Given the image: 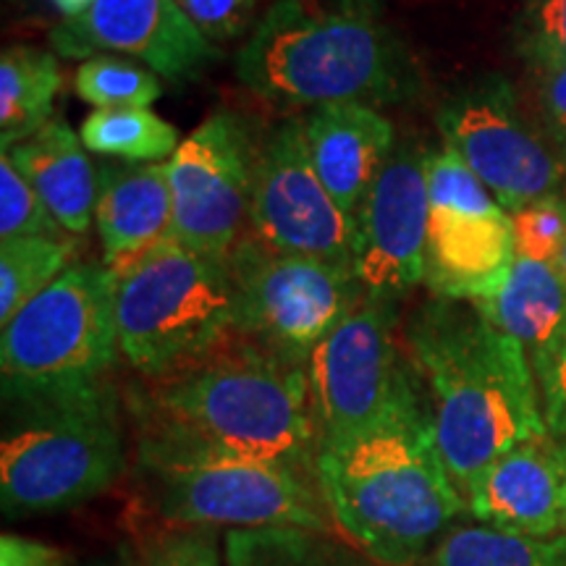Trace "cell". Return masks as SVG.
<instances>
[{"instance_id":"cell-1","label":"cell","mask_w":566,"mask_h":566,"mask_svg":"<svg viewBox=\"0 0 566 566\" xmlns=\"http://www.w3.org/2000/svg\"><path fill=\"white\" fill-rule=\"evenodd\" d=\"M139 454H216L275 462L317 478L307 365L233 338L205 363L150 380L134 405Z\"/></svg>"},{"instance_id":"cell-2","label":"cell","mask_w":566,"mask_h":566,"mask_svg":"<svg viewBox=\"0 0 566 566\" xmlns=\"http://www.w3.org/2000/svg\"><path fill=\"white\" fill-rule=\"evenodd\" d=\"M315 472L338 533L380 566H420L467 512L420 378L370 428L321 446Z\"/></svg>"},{"instance_id":"cell-3","label":"cell","mask_w":566,"mask_h":566,"mask_svg":"<svg viewBox=\"0 0 566 566\" xmlns=\"http://www.w3.org/2000/svg\"><path fill=\"white\" fill-rule=\"evenodd\" d=\"M405 338L438 451L462 493L504 451L548 433L527 352L472 302L436 296Z\"/></svg>"},{"instance_id":"cell-4","label":"cell","mask_w":566,"mask_h":566,"mask_svg":"<svg viewBox=\"0 0 566 566\" xmlns=\"http://www.w3.org/2000/svg\"><path fill=\"white\" fill-rule=\"evenodd\" d=\"M237 80L283 108L394 105L420 90L415 59L378 17L273 0L239 48Z\"/></svg>"},{"instance_id":"cell-5","label":"cell","mask_w":566,"mask_h":566,"mask_svg":"<svg viewBox=\"0 0 566 566\" xmlns=\"http://www.w3.org/2000/svg\"><path fill=\"white\" fill-rule=\"evenodd\" d=\"M118 357L116 275L74 263L3 325V396L27 407L105 391Z\"/></svg>"},{"instance_id":"cell-6","label":"cell","mask_w":566,"mask_h":566,"mask_svg":"<svg viewBox=\"0 0 566 566\" xmlns=\"http://www.w3.org/2000/svg\"><path fill=\"white\" fill-rule=\"evenodd\" d=\"M122 357L145 380L205 363L233 338L229 258L168 239L116 281Z\"/></svg>"},{"instance_id":"cell-7","label":"cell","mask_w":566,"mask_h":566,"mask_svg":"<svg viewBox=\"0 0 566 566\" xmlns=\"http://www.w3.org/2000/svg\"><path fill=\"white\" fill-rule=\"evenodd\" d=\"M21 409V420L0 443L6 514L87 504L124 475V436L111 388Z\"/></svg>"},{"instance_id":"cell-8","label":"cell","mask_w":566,"mask_h":566,"mask_svg":"<svg viewBox=\"0 0 566 566\" xmlns=\"http://www.w3.org/2000/svg\"><path fill=\"white\" fill-rule=\"evenodd\" d=\"M139 462L168 525L338 533L317 478L294 467L216 454H139Z\"/></svg>"},{"instance_id":"cell-9","label":"cell","mask_w":566,"mask_h":566,"mask_svg":"<svg viewBox=\"0 0 566 566\" xmlns=\"http://www.w3.org/2000/svg\"><path fill=\"white\" fill-rule=\"evenodd\" d=\"M233 279V336L294 365L363 302L352 268L275 252L242 233L229 254Z\"/></svg>"},{"instance_id":"cell-10","label":"cell","mask_w":566,"mask_h":566,"mask_svg":"<svg viewBox=\"0 0 566 566\" xmlns=\"http://www.w3.org/2000/svg\"><path fill=\"white\" fill-rule=\"evenodd\" d=\"M443 147L485 184L509 216L564 197L566 168L522 116L512 84L501 76L464 84L436 116Z\"/></svg>"},{"instance_id":"cell-11","label":"cell","mask_w":566,"mask_h":566,"mask_svg":"<svg viewBox=\"0 0 566 566\" xmlns=\"http://www.w3.org/2000/svg\"><path fill=\"white\" fill-rule=\"evenodd\" d=\"M307 380L321 446L380 420L417 380L396 342V304L365 294L310 354Z\"/></svg>"},{"instance_id":"cell-12","label":"cell","mask_w":566,"mask_h":566,"mask_svg":"<svg viewBox=\"0 0 566 566\" xmlns=\"http://www.w3.org/2000/svg\"><path fill=\"white\" fill-rule=\"evenodd\" d=\"M428 192L424 283L441 300H488L516 260L512 216L446 147L430 150Z\"/></svg>"},{"instance_id":"cell-13","label":"cell","mask_w":566,"mask_h":566,"mask_svg":"<svg viewBox=\"0 0 566 566\" xmlns=\"http://www.w3.org/2000/svg\"><path fill=\"white\" fill-rule=\"evenodd\" d=\"M263 142L233 111L210 113L168 160L174 239L197 252L229 258L250 221Z\"/></svg>"},{"instance_id":"cell-14","label":"cell","mask_w":566,"mask_h":566,"mask_svg":"<svg viewBox=\"0 0 566 566\" xmlns=\"http://www.w3.org/2000/svg\"><path fill=\"white\" fill-rule=\"evenodd\" d=\"M247 231L275 252L325 260L354 271L357 221L338 208L310 163L302 118L268 134L254 174Z\"/></svg>"},{"instance_id":"cell-15","label":"cell","mask_w":566,"mask_h":566,"mask_svg":"<svg viewBox=\"0 0 566 566\" xmlns=\"http://www.w3.org/2000/svg\"><path fill=\"white\" fill-rule=\"evenodd\" d=\"M51 45L63 59L129 55L174 84L200 80L221 59L179 0H92L80 17L53 27Z\"/></svg>"},{"instance_id":"cell-16","label":"cell","mask_w":566,"mask_h":566,"mask_svg":"<svg viewBox=\"0 0 566 566\" xmlns=\"http://www.w3.org/2000/svg\"><path fill=\"white\" fill-rule=\"evenodd\" d=\"M430 150L417 139H399L391 160L375 181L357 221L354 273L365 294L399 302L424 283L428 250Z\"/></svg>"},{"instance_id":"cell-17","label":"cell","mask_w":566,"mask_h":566,"mask_svg":"<svg viewBox=\"0 0 566 566\" xmlns=\"http://www.w3.org/2000/svg\"><path fill=\"white\" fill-rule=\"evenodd\" d=\"M480 525L548 537L562 533L566 501V443L551 433L516 443L483 467L464 491Z\"/></svg>"},{"instance_id":"cell-18","label":"cell","mask_w":566,"mask_h":566,"mask_svg":"<svg viewBox=\"0 0 566 566\" xmlns=\"http://www.w3.org/2000/svg\"><path fill=\"white\" fill-rule=\"evenodd\" d=\"M304 147L346 216L359 221L375 181L399 145L394 124L375 105L331 103L302 116Z\"/></svg>"},{"instance_id":"cell-19","label":"cell","mask_w":566,"mask_h":566,"mask_svg":"<svg viewBox=\"0 0 566 566\" xmlns=\"http://www.w3.org/2000/svg\"><path fill=\"white\" fill-rule=\"evenodd\" d=\"M95 229L103 265L116 281L174 239V192L166 163H124L101 168Z\"/></svg>"},{"instance_id":"cell-20","label":"cell","mask_w":566,"mask_h":566,"mask_svg":"<svg viewBox=\"0 0 566 566\" xmlns=\"http://www.w3.org/2000/svg\"><path fill=\"white\" fill-rule=\"evenodd\" d=\"M30 187L38 192L55 221L71 237H82L95 221L101 171L87 158V147L80 134L53 116L30 139L3 150Z\"/></svg>"},{"instance_id":"cell-21","label":"cell","mask_w":566,"mask_h":566,"mask_svg":"<svg viewBox=\"0 0 566 566\" xmlns=\"http://www.w3.org/2000/svg\"><path fill=\"white\" fill-rule=\"evenodd\" d=\"M472 304L535 363L566 328V279L556 263L516 258L499 292Z\"/></svg>"},{"instance_id":"cell-22","label":"cell","mask_w":566,"mask_h":566,"mask_svg":"<svg viewBox=\"0 0 566 566\" xmlns=\"http://www.w3.org/2000/svg\"><path fill=\"white\" fill-rule=\"evenodd\" d=\"M61 90V66L53 53L30 45L6 48L0 55V147L30 139L53 118Z\"/></svg>"},{"instance_id":"cell-23","label":"cell","mask_w":566,"mask_h":566,"mask_svg":"<svg viewBox=\"0 0 566 566\" xmlns=\"http://www.w3.org/2000/svg\"><path fill=\"white\" fill-rule=\"evenodd\" d=\"M226 566H380L352 543L300 527L229 530Z\"/></svg>"},{"instance_id":"cell-24","label":"cell","mask_w":566,"mask_h":566,"mask_svg":"<svg viewBox=\"0 0 566 566\" xmlns=\"http://www.w3.org/2000/svg\"><path fill=\"white\" fill-rule=\"evenodd\" d=\"M420 566H566V535H520L488 525L451 527Z\"/></svg>"},{"instance_id":"cell-25","label":"cell","mask_w":566,"mask_h":566,"mask_svg":"<svg viewBox=\"0 0 566 566\" xmlns=\"http://www.w3.org/2000/svg\"><path fill=\"white\" fill-rule=\"evenodd\" d=\"M80 137L90 153L124 163H166L181 145L179 132L150 108L92 111Z\"/></svg>"},{"instance_id":"cell-26","label":"cell","mask_w":566,"mask_h":566,"mask_svg":"<svg viewBox=\"0 0 566 566\" xmlns=\"http://www.w3.org/2000/svg\"><path fill=\"white\" fill-rule=\"evenodd\" d=\"M71 239H13L0 242V325L11 323L34 296L71 268Z\"/></svg>"},{"instance_id":"cell-27","label":"cell","mask_w":566,"mask_h":566,"mask_svg":"<svg viewBox=\"0 0 566 566\" xmlns=\"http://www.w3.org/2000/svg\"><path fill=\"white\" fill-rule=\"evenodd\" d=\"M76 95L95 111L150 108L163 95V84L153 69L122 55H95L76 69Z\"/></svg>"},{"instance_id":"cell-28","label":"cell","mask_w":566,"mask_h":566,"mask_svg":"<svg viewBox=\"0 0 566 566\" xmlns=\"http://www.w3.org/2000/svg\"><path fill=\"white\" fill-rule=\"evenodd\" d=\"M13 239H74L38 192L21 179L9 155H0V242Z\"/></svg>"},{"instance_id":"cell-29","label":"cell","mask_w":566,"mask_h":566,"mask_svg":"<svg viewBox=\"0 0 566 566\" xmlns=\"http://www.w3.org/2000/svg\"><path fill=\"white\" fill-rule=\"evenodd\" d=\"M516 51L535 74L566 69V0H527L516 21Z\"/></svg>"},{"instance_id":"cell-30","label":"cell","mask_w":566,"mask_h":566,"mask_svg":"<svg viewBox=\"0 0 566 566\" xmlns=\"http://www.w3.org/2000/svg\"><path fill=\"white\" fill-rule=\"evenodd\" d=\"M142 566H226L216 527L168 525L142 541Z\"/></svg>"},{"instance_id":"cell-31","label":"cell","mask_w":566,"mask_h":566,"mask_svg":"<svg viewBox=\"0 0 566 566\" xmlns=\"http://www.w3.org/2000/svg\"><path fill=\"white\" fill-rule=\"evenodd\" d=\"M512 239L516 258L556 263L566 244L564 197H551L512 212Z\"/></svg>"},{"instance_id":"cell-32","label":"cell","mask_w":566,"mask_h":566,"mask_svg":"<svg viewBox=\"0 0 566 566\" xmlns=\"http://www.w3.org/2000/svg\"><path fill=\"white\" fill-rule=\"evenodd\" d=\"M260 0H179V6L212 45H226L258 24Z\"/></svg>"},{"instance_id":"cell-33","label":"cell","mask_w":566,"mask_h":566,"mask_svg":"<svg viewBox=\"0 0 566 566\" xmlns=\"http://www.w3.org/2000/svg\"><path fill=\"white\" fill-rule=\"evenodd\" d=\"M533 373L537 380V391H541L548 433L566 438V328L556 338L554 346L541 359H535Z\"/></svg>"},{"instance_id":"cell-34","label":"cell","mask_w":566,"mask_h":566,"mask_svg":"<svg viewBox=\"0 0 566 566\" xmlns=\"http://www.w3.org/2000/svg\"><path fill=\"white\" fill-rule=\"evenodd\" d=\"M0 566H71V556L51 543L6 533L0 537Z\"/></svg>"},{"instance_id":"cell-35","label":"cell","mask_w":566,"mask_h":566,"mask_svg":"<svg viewBox=\"0 0 566 566\" xmlns=\"http://www.w3.org/2000/svg\"><path fill=\"white\" fill-rule=\"evenodd\" d=\"M537 80H541V105L546 122L566 142V69L537 74Z\"/></svg>"},{"instance_id":"cell-36","label":"cell","mask_w":566,"mask_h":566,"mask_svg":"<svg viewBox=\"0 0 566 566\" xmlns=\"http://www.w3.org/2000/svg\"><path fill=\"white\" fill-rule=\"evenodd\" d=\"M331 9L346 11V13H359V17H378L384 9L386 0H328Z\"/></svg>"},{"instance_id":"cell-37","label":"cell","mask_w":566,"mask_h":566,"mask_svg":"<svg viewBox=\"0 0 566 566\" xmlns=\"http://www.w3.org/2000/svg\"><path fill=\"white\" fill-rule=\"evenodd\" d=\"M53 9L61 13L63 19H74L90 9L92 0H51Z\"/></svg>"},{"instance_id":"cell-38","label":"cell","mask_w":566,"mask_h":566,"mask_svg":"<svg viewBox=\"0 0 566 566\" xmlns=\"http://www.w3.org/2000/svg\"><path fill=\"white\" fill-rule=\"evenodd\" d=\"M556 265H558V271H562V275L566 279V244L562 247V252H558V258H556Z\"/></svg>"},{"instance_id":"cell-39","label":"cell","mask_w":566,"mask_h":566,"mask_svg":"<svg viewBox=\"0 0 566 566\" xmlns=\"http://www.w3.org/2000/svg\"><path fill=\"white\" fill-rule=\"evenodd\" d=\"M564 443H566V438H564ZM562 533L566 535V501H564V520H562Z\"/></svg>"}]
</instances>
